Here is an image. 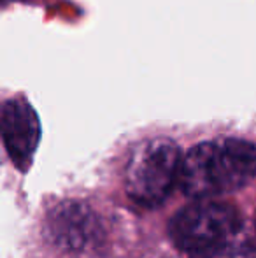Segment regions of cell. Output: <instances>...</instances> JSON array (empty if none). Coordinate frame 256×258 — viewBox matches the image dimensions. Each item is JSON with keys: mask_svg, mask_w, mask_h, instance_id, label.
<instances>
[{"mask_svg": "<svg viewBox=\"0 0 256 258\" xmlns=\"http://www.w3.org/2000/svg\"><path fill=\"white\" fill-rule=\"evenodd\" d=\"M256 177V146L242 139L207 141L181 160L178 184L188 197L209 199L242 188Z\"/></svg>", "mask_w": 256, "mask_h": 258, "instance_id": "1", "label": "cell"}, {"mask_svg": "<svg viewBox=\"0 0 256 258\" xmlns=\"http://www.w3.org/2000/svg\"><path fill=\"white\" fill-rule=\"evenodd\" d=\"M181 151L170 139H151L139 144L125 170L127 194L140 206H158L179 181Z\"/></svg>", "mask_w": 256, "mask_h": 258, "instance_id": "2", "label": "cell"}, {"mask_svg": "<svg viewBox=\"0 0 256 258\" xmlns=\"http://www.w3.org/2000/svg\"><path fill=\"white\" fill-rule=\"evenodd\" d=\"M242 230L239 213L232 206L198 201L186 206L170 220V235L186 253L193 255Z\"/></svg>", "mask_w": 256, "mask_h": 258, "instance_id": "3", "label": "cell"}, {"mask_svg": "<svg viewBox=\"0 0 256 258\" xmlns=\"http://www.w3.org/2000/svg\"><path fill=\"white\" fill-rule=\"evenodd\" d=\"M190 258H256V246L242 228L225 241L193 253Z\"/></svg>", "mask_w": 256, "mask_h": 258, "instance_id": "6", "label": "cell"}, {"mask_svg": "<svg viewBox=\"0 0 256 258\" xmlns=\"http://www.w3.org/2000/svg\"><path fill=\"white\" fill-rule=\"evenodd\" d=\"M0 139L11 160L27 169L41 141V121L23 97H11L0 104Z\"/></svg>", "mask_w": 256, "mask_h": 258, "instance_id": "4", "label": "cell"}, {"mask_svg": "<svg viewBox=\"0 0 256 258\" xmlns=\"http://www.w3.org/2000/svg\"><path fill=\"white\" fill-rule=\"evenodd\" d=\"M48 228L53 241L70 253H84L102 242V227L99 218L79 202L60 204L49 214Z\"/></svg>", "mask_w": 256, "mask_h": 258, "instance_id": "5", "label": "cell"}]
</instances>
